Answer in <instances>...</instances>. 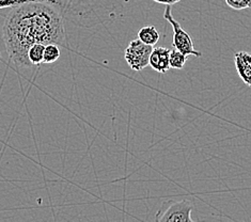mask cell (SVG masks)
<instances>
[{
    "instance_id": "8fae6325",
    "label": "cell",
    "mask_w": 251,
    "mask_h": 222,
    "mask_svg": "<svg viewBox=\"0 0 251 222\" xmlns=\"http://www.w3.org/2000/svg\"><path fill=\"white\" fill-rule=\"evenodd\" d=\"M29 1H38V0H0V9L12 8V7H15V5H19L21 3L29 2ZM43 1H50L52 3L59 4L57 0H43Z\"/></svg>"
},
{
    "instance_id": "52a82bcc",
    "label": "cell",
    "mask_w": 251,
    "mask_h": 222,
    "mask_svg": "<svg viewBox=\"0 0 251 222\" xmlns=\"http://www.w3.org/2000/svg\"><path fill=\"white\" fill-rule=\"evenodd\" d=\"M137 35H138V39L141 42H143L145 44L151 45V46H154L155 44H156L160 38L158 30L152 25L143 26L142 28H140L138 30V33H137Z\"/></svg>"
},
{
    "instance_id": "7c38bea8",
    "label": "cell",
    "mask_w": 251,
    "mask_h": 222,
    "mask_svg": "<svg viewBox=\"0 0 251 222\" xmlns=\"http://www.w3.org/2000/svg\"><path fill=\"white\" fill-rule=\"evenodd\" d=\"M233 10H245L251 8V0H225Z\"/></svg>"
},
{
    "instance_id": "6da1fadb",
    "label": "cell",
    "mask_w": 251,
    "mask_h": 222,
    "mask_svg": "<svg viewBox=\"0 0 251 222\" xmlns=\"http://www.w3.org/2000/svg\"><path fill=\"white\" fill-rule=\"evenodd\" d=\"M2 38L10 60L17 68H31L28 50L37 43L63 44V17L56 3L29 1L12 7L2 26Z\"/></svg>"
},
{
    "instance_id": "30bf717a",
    "label": "cell",
    "mask_w": 251,
    "mask_h": 222,
    "mask_svg": "<svg viewBox=\"0 0 251 222\" xmlns=\"http://www.w3.org/2000/svg\"><path fill=\"white\" fill-rule=\"evenodd\" d=\"M186 61H187V56H185L184 53H182L180 50H177L176 49L173 50H170L169 62H170L171 69L182 70Z\"/></svg>"
},
{
    "instance_id": "5b68a950",
    "label": "cell",
    "mask_w": 251,
    "mask_h": 222,
    "mask_svg": "<svg viewBox=\"0 0 251 222\" xmlns=\"http://www.w3.org/2000/svg\"><path fill=\"white\" fill-rule=\"evenodd\" d=\"M170 49L165 47H153L149 65L157 73L166 74L171 68L169 62Z\"/></svg>"
},
{
    "instance_id": "8992f818",
    "label": "cell",
    "mask_w": 251,
    "mask_h": 222,
    "mask_svg": "<svg viewBox=\"0 0 251 222\" xmlns=\"http://www.w3.org/2000/svg\"><path fill=\"white\" fill-rule=\"evenodd\" d=\"M235 68L241 79L251 88V55L247 51H237L234 55Z\"/></svg>"
},
{
    "instance_id": "3957f363",
    "label": "cell",
    "mask_w": 251,
    "mask_h": 222,
    "mask_svg": "<svg viewBox=\"0 0 251 222\" xmlns=\"http://www.w3.org/2000/svg\"><path fill=\"white\" fill-rule=\"evenodd\" d=\"M193 208L194 204L188 200L169 201L164 203L155 219L159 222H191Z\"/></svg>"
},
{
    "instance_id": "277c9868",
    "label": "cell",
    "mask_w": 251,
    "mask_h": 222,
    "mask_svg": "<svg viewBox=\"0 0 251 222\" xmlns=\"http://www.w3.org/2000/svg\"><path fill=\"white\" fill-rule=\"evenodd\" d=\"M152 50L153 46L145 44L139 39H136L129 42L128 46L125 49L124 58L131 70L140 72L149 65Z\"/></svg>"
},
{
    "instance_id": "7a4b0ae2",
    "label": "cell",
    "mask_w": 251,
    "mask_h": 222,
    "mask_svg": "<svg viewBox=\"0 0 251 222\" xmlns=\"http://www.w3.org/2000/svg\"><path fill=\"white\" fill-rule=\"evenodd\" d=\"M164 17L166 21H168L173 29V37H172V45L173 49L180 50L185 56H195L201 57L202 52L195 49L193 39L187 31L182 28L181 24L175 20L172 15L171 5H166Z\"/></svg>"
},
{
    "instance_id": "9c48e42d",
    "label": "cell",
    "mask_w": 251,
    "mask_h": 222,
    "mask_svg": "<svg viewBox=\"0 0 251 222\" xmlns=\"http://www.w3.org/2000/svg\"><path fill=\"white\" fill-rule=\"evenodd\" d=\"M60 56H61V50L58 44H53V43L47 44L45 45L43 63H46V64L55 63L57 60L60 58Z\"/></svg>"
},
{
    "instance_id": "4fadbf2b",
    "label": "cell",
    "mask_w": 251,
    "mask_h": 222,
    "mask_svg": "<svg viewBox=\"0 0 251 222\" xmlns=\"http://www.w3.org/2000/svg\"><path fill=\"white\" fill-rule=\"evenodd\" d=\"M153 1L157 2V3H161V4H165V5H173L177 2H180L181 0H153Z\"/></svg>"
},
{
    "instance_id": "ba28073f",
    "label": "cell",
    "mask_w": 251,
    "mask_h": 222,
    "mask_svg": "<svg viewBox=\"0 0 251 222\" xmlns=\"http://www.w3.org/2000/svg\"><path fill=\"white\" fill-rule=\"evenodd\" d=\"M44 50L45 45L37 43L32 45L28 50V60L30 62L31 67H35V65H40L43 63L44 58Z\"/></svg>"
}]
</instances>
